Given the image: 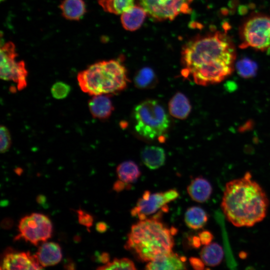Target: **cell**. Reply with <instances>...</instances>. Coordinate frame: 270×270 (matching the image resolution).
<instances>
[{
  "label": "cell",
  "mask_w": 270,
  "mask_h": 270,
  "mask_svg": "<svg viewBox=\"0 0 270 270\" xmlns=\"http://www.w3.org/2000/svg\"><path fill=\"white\" fill-rule=\"evenodd\" d=\"M18 229L19 234L16 240L23 238L36 246L40 242H46L51 237L52 226L50 219L46 215L32 213L20 219Z\"/></svg>",
  "instance_id": "obj_8"
},
{
  "label": "cell",
  "mask_w": 270,
  "mask_h": 270,
  "mask_svg": "<svg viewBox=\"0 0 270 270\" xmlns=\"http://www.w3.org/2000/svg\"><path fill=\"white\" fill-rule=\"evenodd\" d=\"M202 245L206 246L210 244L213 240L212 234L208 230H204L198 234Z\"/></svg>",
  "instance_id": "obj_30"
},
{
  "label": "cell",
  "mask_w": 270,
  "mask_h": 270,
  "mask_svg": "<svg viewBox=\"0 0 270 270\" xmlns=\"http://www.w3.org/2000/svg\"><path fill=\"white\" fill-rule=\"evenodd\" d=\"M176 228H168L160 220V214L133 224L124 248L142 262H150L172 252Z\"/></svg>",
  "instance_id": "obj_3"
},
{
  "label": "cell",
  "mask_w": 270,
  "mask_h": 270,
  "mask_svg": "<svg viewBox=\"0 0 270 270\" xmlns=\"http://www.w3.org/2000/svg\"><path fill=\"white\" fill-rule=\"evenodd\" d=\"M108 228V224L103 222H100L96 223V231L100 233L106 232Z\"/></svg>",
  "instance_id": "obj_34"
},
{
  "label": "cell",
  "mask_w": 270,
  "mask_h": 270,
  "mask_svg": "<svg viewBox=\"0 0 270 270\" xmlns=\"http://www.w3.org/2000/svg\"><path fill=\"white\" fill-rule=\"evenodd\" d=\"M34 256L43 268L52 266L58 264L61 260L62 249L58 243L44 242L39 246Z\"/></svg>",
  "instance_id": "obj_12"
},
{
  "label": "cell",
  "mask_w": 270,
  "mask_h": 270,
  "mask_svg": "<svg viewBox=\"0 0 270 270\" xmlns=\"http://www.w3.org/2000/svg\"><path fill=\"white\" fill-rule=\"evenodd\" d=\"M100 270H134L136 269L134 262L128 258H115L111 262H108L104 266L97 268Z\"/></svg>",
  "instance_id": "obj_26"
},
{
  "label": "cell",
  "mask_w": 270,
  "mask_h": 270,
  "mask_svg": "<svg viewBox=\"0 0 270 270\" xmlns=\"http://www.w3.org/2000/svg\"><path fill=\"white\" fill-rule=\"evenodd\" d=\"M268 205L265 192L249 172L226 184L221 208L227 220L235 226L250 227L262 221Z\"/></svg>",
  "instance_id": "obj_2"
},
{
  "label": "cell",
  "mask_w": 270,
  "mask_h": 270,
  "mask_svg": "<svg viewBox=\"0 0 270 270\" xmlns=\"http://www.w3.org/2000/svg\"><path fill=\"white\" fill-rule=\"evenodd\" d=\"M88 106L92 117L101 120L110 118L114 110V106L109 94L92 96L88 100Z\"/></svg>",
  "instance_id": "obj_13"
},
{
  "label": "cell",
  "mask_w": 270,
  "mask_h": 270,
  "mask_svg": "<svg viewBox=\"0 0 270 270\" xmlns=\"http://www.w3.org/2000/svg\"><path fill=\"white\" fill-rule=\"evenodd\" d=\"M74 265L72 263H70V264H67L65 266V268L67 269H74Z\"/></svg>",
  "instance_id": "obj_39"
},
{
  "label": "cell",
  "mask_w": 270,
  "mask_h": 270,
  "mask_svg": "<svg viewBox=\"0 0 270 270\" xmlns=\"http://www.w3.org/2000/svg\"><path fill=\"white\" fill-rule=\"evenodd\" d=\"M60 8L62 16L70 20H78L86 12L84 0H63Z\"/></svg>",
  "instance_id": "obj_19"
},
{
  "label": "cell",
  "mask_w": 270,
  "mask_h": 270,
  "mask_svg": "<svg viewBox=\"0 0 270 270\" xmlns=\"http://www.w3.org/2000/svg\"><path fill=\"white\" fill-rule=\"evenodd\" d=\"M225 88L228 91L232 92L236 90V84L234 82H228L225 84Z\"/></svg>",
  "instance_id": "obj_37"
},
{
  "label": "cell",
  "mask_w": 270,
  "mask_h": 270,
  "mask_svg": "<svg viewBox=\"0 0 270 270\" xmlns=\"http://www.w3.org/2000/svg\"><path fill=\"white\" fill-rule=\"evenodd\" d=\"M78 214V222L86 226L90 231V228L92 226L94 222V218L91 214L79 208L76 210Z\"/></svg>",
  "instance_id": "obj_29"
},
{
  "label": "cell",
  "mask_w": 270,
  "mask_h": 270,
  "mask_svg": "<svg viewBox=\"0 0 270 270\" xmlns=\"http://www.w3.org/2000/svg\"><path fill=\"white\" fill-rule=\"evenodd\" d=\"M187 192L192 200L202 203L210 198L212 188L208 180L200 176L192 180L187 187Z\"/></svg>",
  "instance_id": "obj_15"
},
{
  "label": "cell",
  "mask_w": 270,
  "mask_h": 270,
  "mask_svg": "<svg viewBox=\"0 0 270 270\" xmlns=\"http://www.w3.org/2000/svg\"><path fill=\"white\" fill-rule=\"evenodd\" d=\"M74 242H78L80 241V237L79 236H76L74 238Z\"/></svg>",
  "instance_id": "obj_41"
},
{
  "label": "cell",
  "mask_w": 270,
  "mask_h": 270,
  "mask_svg": "<svg viewBox=\"0 0 270 270\" xmlns=\"http://www.w3.org/2000/svg\"><path fill=\"white\" fill-rule=\"evenodd\" d=\"M238 74L242 78H249L254 76L258 70L257 64L248 58L238 60L236 64Z\"/></svg>",
  "instance_id": "obj_25"
},
{
  "label": "cell",
  "mask_w": 270,
  "mask_h": 270,
  "mask_svg": "<svg viewBox=\"0 0 270 270\" xmlns=\"http://www.w3.org/2000/svg\"><path fill=\"white\" fill-rule=\"evenodd\" d=\"M181 54L182 75L192 78L198 85L220 82L234 70V46L228 37L220 32L190 41Z\"/></svg>",
  "instance_id": "obj_1"
},
{
  "label": "cell",
  "mask_w": 270,
  "mask_h": 270,
  "mask_svg": "<svg viewBox=\"0 0 270 270\" xmlns=\"http://www.w3.org/2000/svg\"><path fill=\"white\" fill-rule=\"evenodd\" d=\"M146 14V10L141 6H134L121 14L122 24L127 30H136L142 25Z\"/></svg>",
  "instance_id": "obj_18"
},
{
  "label": "cell",
  "mask_w": 270,
  "mask_h": 270,
  "mask_svg": "<svg viewBox=\"0 0 270 270\" xmlns=\"http://www.w3.org/2000/svg\"><path fill=\"white\" fill-rule=\"evenodd\" d=\"M42 266L34 254L29 252H16L12 250H6L2 258L1 270H40Z\"/></svg>",
  "instance_id": "obj_11"
},
{
  "label": "cell",
  "mask_w": 270,
  "mask_h": 270,
  "mask_svg": "<svg viewBox=\"0 0 270 270\" xmlns=\"http://www.w3.org/2000/svg\"><path fill=\"white\" fill-rule=\"evenodd\" d=\"M119 180L129 184L134 182L140 176V171L138 165L132 160L120 163L116 168Z\"/></svg>",
  "instance_id": "obj_22"
},
{
  "label": "cell",
  "mask_w": 270,
  "mask_h": 270,
  "mask_svg": "<svg viewBox=\"0 0 270 270\" xmlns=\"http://www.w3.org/2000/svg\"><path fill=\"white\" fill-rule=\"evenodd\" d=\"M191 246L194 248H198L202 244L199 236H194L190 240Z\"/></svg>",
  "instance_id": "obj_36"
},
{
  "label": "cell",
  "mask_w": 270,
  "mask_h": 270,
  "mask_svg": "<svg viewBox=\"0 0 270 270\" xmlns=\"http://www.w3.org/2000/svg\"><path fill=\"white\" fill-rule=\"evenodd\" d=\"M70 90V86L68 84L64 82H58L52 85L50 91L54 98L61 100L66 98Z\"/></svg>",
  "instance_id": "obj_27"
},
{
  "label": "cell",
  "mask_w": 270,
  "mask_h": 270,
  "mask_svg": "<svg viewBox=\"0 0 270 270\" xmlns=\"http://www.w3.org/2000/svg\"><path fill=\"white\" fill-rule=\"evenodd\" d=\"M194 0H140V6L152 18L172 20L180 14H188Z\"/></svg>",
  "instance_id": "obj_9"
},
{
  "label": "cell",
  "mask_w": 270,
  "mask_h": 270,
  "mask_svg": "<svg viewBox=\"0 0 270 270\" xmlns=\"http://www.w3.org/2000/svg\"><path fill=\"white\" fill-rule=\"evenodd\" d=\"M179 193L175 189H170L164 192L152 194L146 190L138 200L136 206L131 210L132 216L138 217L140 220L147 218V216L162 209L164 212L168 208L166 204L176 199Z\"/></svg>",
  "instance_id": "obj_10"
},
{
  "label": "cell",
  "mask_w": 270,
  "mask_h": 270,
  "mask_svg": "<svg viewBox=\"0 0 270 270\" xmlns=\"http://www.w3.org/2000/svg\"><path fill=\"white\" fill-rule=\"evenodd\" d=\"M168 108L170 114L179 120L186 118L192 110L188 98L180 92H178L172 96L168 102Z\"/></svg>",
  "instance_id": "obj_16"
},
{
  "label": "cell",
  "mask_w": 270,
  "mask_h": 270,
  "mask_svg": "<svg viewBox=\"0 0 270 270\" xmlns=\"http://www.w3.org/2000/svg\"><path fill=\"white\" fill-rule=\"evenodd\" d=\"M22 170L20 168H17L16 170V174H18V175H20L22 174Z\"/></svg>",
  "instance_id": "obj_40"
},
{
  "label": "cell",
  "mask_w": 270,
  "mask_h": 270,
  "mask_svg": "<svg viewBox=\"0 0 270 270\" xmlns=\"http://www.w3.org/2000/svg\"><path fill=\"white\" fill-rule=\"evenodd\" d=\"M254 122L252 120H249L240 126L238 129L240 132H244L252 130L254 126Z\"/></svg>",
  "instance_id": "obj_32"
},
{
  "label": "cell",
  "mask_w": 270,
  "mask_h": 270,
  "mask_svg": "<svg viewBox=\"0 0 270 270\" xmlns=\"http://www.w3.org/2000/svg\"><path fill=\"white\" fill-rule=\"evenodd\" d=\"M140 157L146 167L151 170H156L164 164L166 153L161 147L147 146L142 150Z\"/></svg>",
  "instance_id": "obj_17"
},
{
  "label": "cell",
  "mask_w": 270,
  "mask_h": 270,
  "mask_svg": "<svg viewBox=\"0 0 270 270\" xmlns=\"http://www.w3.org/2000/svg\"><path fill=\"white\" fill-rule=\"evenodd\" d=\"M134 118L136 132L149 140L160 139L170 124L166 111L155 100H146L138 104L134 109Z\"/></svg>",
  "instance_id": "obj_5"
},
{
  "label": "cell",
  "mask_w": 270,
  "mask_h": 270,
  "mask_svg": "<svg viewBox=\"0 0 270 270\" xmlns=\"http://www.w3.org/2000/svg\"><path fill=\"white\" fill-rule=\"evenodd\" d=\"M186 258L172 252L148 262L145 268L150 270H186Z\"/></svg>",
  "instance_id": "obj_14"
},
{
  "label": "cell",
  "mask_w": 270,
  "mask_h": 270,
  "mask_svg": "<svg viewBox=\"0 0 270 270\" xmlns=\"http://www.w3.org/2000/svg\"><path fill=\"white\" fill-rule=\"evenodd\" d=\"M110 256L109 254L107 252H102L98 255V260L102 263L106 264L109 262Z\"/></svg>",
  "instance_id": "obj_35"
},
{
  "label": "cell",
  "mask_w": 270,
  "mask_h": 270,
  "mask_svg": "<svg viewBox=\"0 0 270 270\" xmlns=\"http://www.w3.org/2000/svg\"><path fill=\"white\" fill-rule=\"evenodd\" d=\"M98 2L106 12L120 14L134 6V0H98Z\"/></svg>",
  "instance_id": "obj_24"
},
{
  "label": "cell",
  "mask_w": 270,
  "mask_h": 270,
  "mask_svg": "<svg viewBox=\"0 0 270 270\" xmlns=\"http://www.w3.org/2000/svg\"><path fill=\"white\" fill-rule=\"evenodd\" d=\"M12 144L11 137L9 130L4 126L0 128V150L1 153L8 152Z\"/></svg>",
  "instance_id": "obj_28"
},
{
  "label": "cell",
  "mask_w": 270,
  "mask_h": 270,
  "mask_svg": "<svg viewBox=\"0 0 270 270\" xmlns=\"http://www.w3.org/2000/svg\"><path fill=\"white\" fill-rule=\"evenodd\" d=\"M208 218L206 212L199 206H192L187 209L184 214V222L191 229L198 230L204 227Z\"/></svg>",
  "instance_id": "obj_21"
},
{
  "label": "cell",
  "mask_w": 270,
  "mask_h": 270,
  "mask_svg": "<svg viewBox=\"0 0 270 270\" xmlns=\"http://www.w3.org/2000/svg\"><path fill=\"white\" fill-rule=\"evenodd\" d=\"M204 246L200 250V256L205 265L211 267L219 265L224 256L222 246L216 242H211Z\"/></svg>",
  "instance_id": "obj_20"
},
{
  "label": "cell",
  "mask_w": 270,
  "mask_h": 270,
  "mask_svg": "<svg viewBox=\"0 0 270 270\" xmlns=\"http://www.w3.org/2000/svg\"><path fill=\"white\" fill-rule=\"evenodd\" d=\"M157 78L152 69L145 67L140 70L134 78L135 86L140 89L151 88L156 85Z\"/></svg>",
  "instance_id": "obj_23"
},
{
  "label": "cell",
  "mask_w": 270,
  "mask_h": 270,
  "mask_svg": "<svg viewBox=\"0 0 270 270\" xmlns=\"http://www.w3.org/2000/svg\"><path fill=\"white\" fill-rule=\"evenodd\" d=\"M189 261L192 267L196 270H202L204 268L205 264L201 258L191 257L190 258Z\"/></svg>",
  "instance_id": "obj_31"
},
{
  "label": "cell",
  "mask_w": 270,
  "mask_h": 270,
  "mask_svg": "<svg viewBox=\"0 0 270 270\" xmlns=\"http://www.w3.org/2000/svg\"><path fill=\"white\" fill-rule=\"evenodd\" d=\"M77 80L81 90L92 96L118 92L124 90L128 82L125 67L114 60L90 66L78 74Z\"/></svg>",
  "instance_id": "obj_4"
},
{
  "label": "cell",
  "mask_w": 270,
  "mask_h": 270,
  "mask_svg": "<svg viewBox=\"0 0 270 270\" xmlns=\"http://www.w3.org/2000/svg\"><path fill=\"white\" fill-rule=\"evenodd\" d=\"M16 46L11 42L0 47V76L4 80H12L16 84L18 90L27 84L28 71L23 60L16 61Z\"/></svg>",
  "instance_id": "obj_7"
},
{
  "label": "cell",
  "mask_w": 270,
  "mask_h": 270,
  "mask_svg": "<svg viewBox=\"0 0 270 270\" xmlns=\"http://www.w3.org/2000/svg\"><path fill=\"white\" fill-rule=\"evenodd\" d=\"M129 184L119 180L116 182L113 185V190L116 192H120L127 188Z\"/></svg>",
  "instance_id": "obj_33"
},
{
  "label": "cell",
  "mask_w": 270,
  "mask_h": 270,
  "mask_svg": "<svg viewBox=\"0 0 270 270\" xmlns=\"http://www.w3.org/2000/svg\"><path fill=\"white\" fill-rule=\"evenodd\" d=\"M242 48L262 51L270 48V16L256 15L248 18L240 30Z\"/></svg>",
  "instance_id": "obj_6"
},
{
  "label": "cell",
  "mask_w": 270,
  "mask_h": 270,
  "mask_svg": "<svg viewBox=\"0 0 270 270\" xmlns=\"http://www.w3.org/2000/svg\"><path fill=\"white\" fill-rule=\"evenodd\" d=\"M36 200L38 203L42 204L46 202V198L44 195L40 194L36 197Z\"/></svg>",
  "instance_id": "obj_38"
}]
</instances>
